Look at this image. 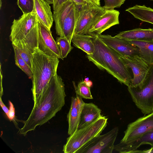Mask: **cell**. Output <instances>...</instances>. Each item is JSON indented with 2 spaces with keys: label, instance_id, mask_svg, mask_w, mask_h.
Returning <instances> with one entry per match:
<instances>
[{
  "label": "cell",
  "instance_id": "6da1fadb",
  "mask_svg": "<svg viewBox=\"0 0 153 153\" xmlns=\"http://www.w3.org/2000/svg\"><path fill=\"white\" fill-rule=\"evenodd\" d=\"M66 96L64 82L56 73L51 79L39 100L34 104L28 118L19 130V134L25 136L37 126L50 120L64 106Z\"/></svg>",
  "mask_w": 153,
  "mask_h": 153
},
{
  "label": "cell",
  "instance_id": "7a4b0ae2",
  "mask_svg": "<svg viewBox=\"0 0 153 153\" xmlns=\"http://www.w3.org/2000/svg\"><path fill=\"white\" fill-rule=\"evenodd\" d=\"M94 53L86 55L89 61L99 69L105 70L120 83L129 86L133 78L130 69L120 56L106 45L97 34H94Z\"/></svg>",
  "mask_w": 153,
  "mask_h": 153
},
{
  "label": "cell",
  "instance_id": "3957f363",
  "mask_svg": "<svg viewBox=\"0 0 153 153\" xmlns=\"http://www.w3.org/2000/svg\"><path fill=\"white\" fill-rule=\"evenodd\" d=\"M59 60L36 48L33 54L32 91L34 104L39 100L51 78L56 73Z\"/></svg>",
  "mask_w": 153,
  "mask_h": 153
},
{
  "label": "cell",
  "instance_id": "277c9868",
  "mask_svg": "<svg viewBox=\"0 0 153 153\" xmlns=\"http://www.w3.org/2000/svg\"><path fill=\"white\" fill-rule=\"evenodd\" d=\"M81 5L68 0L63 4L53 14L56 34L65 37L71 44Z\"/></svg>",
  "mask_w": 153,
  "mask_h": 153
},
{
  "label": "cell",
  "instance_id": "5b68a950",
  "mask_svg": "<svg viewBox=\"0 0 153 153\" xmlns=\"http://www.w3.org/2000/svg\"><path fill=\"white\" fill-rule=\"evenodd\" d=\"M108 118L102 115L93 123L69 136L64 145L65 153H76L83 146L102 133L107 126Z\"/></svg>",
  "mask_w": 153,
  "mask_h": 153
},
{
  "label": "cell",
  "instance_id": "8992f818",
  "mask_svg": "<svg viewBox=\"0 0 153 153\" xmlns=\"http://www.w3.org/2000/svg\"><path fill=\"white\" fill-rule=\"evenodd\" d=\"M133 101L145 115L153 112V65L143 84L140 87L128 86Z\"/></svg>",
  "mask_w": 153,
  "mask_h": 153
},
{
  "label": "cell",
  "instance_id": "52a82bcc",
  "mask_svg": "<svg viewBox=\"0 0 153 153\" xmlns=\"http://www.w3.org/2000/svg\"><path fill=\"white\" fill-rule=\"evenodd\" d=\"M119 131L116 127L107 133L100 134L89 141L76 153H112Z\"/></svg>",
  "mask_w": 153,
  "mask_h": 153
},
{
  "label": "cell",
  "instance_id": "ba28073f",
  "mask_svg": "<svg viewBox=\"0 0 153 153\" xmlns=\"http://www.w3.org/2000/svg\"><path fill=\"white\" fill-rule=\"evenodd\" d=\"M105 11L102 7L94 4L82 5L74 34H90V29Z\"/></svg>",
  "mask_w": 153,
  "mask_h": 153
},
{
  "label": "cell",
  "instance_id": "9c48e42d",
  "mask_svg": "<svg viewBox=\"0 0 153 153\" xmlns=\"http://www.w3.org/2000/svg\"><path fill=\"white\" fill-rule=\"evenodd\" d=\"M152 130L153 112L130 123L124 131V137L120 142L126 143L134 141Z\"/></svg>",
  "mask_w": 153,
  "mask_h": 153
},
{
  "label": "cell",
  "instance_id": "30bf717a",
  "mask_svg": "<svg viewBox=\"0 0 153 153\" xmlns=\"http://www.w3.org/2000/svg\"><path fill=\"white\" fill-rule=\"evenodd\" d=\"M133 75L130 85L132 87H140L147 79L153 65L147 63L139 56L132 58L120 56Z\"/></svg>",
  "mask_w": 153,
  "mask_h": 153
},
{
  "label": "cell",
  "instance_id": "8fae6325",
  "mask_svg": "<svg viewBox=\"0 0 153 153\" xmlns=\"http://www.w3.org/2000/svg\"><path fill=\"white\" fill-rule=\"evenodd\" d=\"M38 22L29 33L22 39L12 42L17 48L22 57L32 70L33 54L38 48Z\"/></svg>",
  "mask_w": 153,
  "mask_h": 153
},
{
  "label": "cell",
  "instance_id": "7c38bea8",
  "mask_svg": "<svg viewBox=\"0 0 153 153\" xmlns=\"http://www.w3.org/2000/svg\"><path fill=\"white\" fill-rule=\"evenodd\" d=\"M38 21L35 12L23 14L18 19H14L10 36L11 42L25 38L36 25Z\"/></svg>",
  "mask_w": 153,
  "mask_h": 153
},
{
  "label": "cell",
  "instance_id": "4fadbf2b",
  "mask_svg": "<svg viewBox=\"0 0 153 153\" xmlns=\"http://www.w3.org/2000/svg\"><path fill=\"white\" fill-rule=\"evenodd\" d=\"M108 46L121 56L132 58L139 56L138 48L130 41L109 35H98Z\"/></svg>",
  "mask_w": 153,
  "mask_h": 153
},
{
  "label": "cell",
  "instance_id": "5bb4252c",
  "mask_svg": "<svg viewBox=\"0 0 153 153\" xmlns=\"http://www.w3.org/2000/svg\"><path fill=\"white\" fill-rule=\"evenodd\" d=\"M38 24V48L50 56L62 59L58 45L52 35L51 30L39 22Z\"/></svg>",
  "mask_w": 153,
  "mask_h": 153
},
{
  "label": "cell",
  "instance_id": "9a60e30c",
  "mask_svg": "<svg viewBox=\"0 0 153 153\" xmlns=\"http://www.w3.org/2000/svg\"><path fill=\"white\" fill-rule=\"evenodd\" d=\"M119 12L114 9L105 10L102 14L92 26L89 34H101L112 26L119 24Z\"/></svg>",
  "mask_w": 153,
  "mask_h": 153
},
{
  "label": "cell",
  "instance_id": "2e32d148",
  "mask_svg": "<svg viewBox=\"0 0 153 153\" xmlns=\"http://www.w3.org/2000/svg\"><path fill=\"white\" fill-rule=\"evenodd\" d=\"M85 103L82 98L77 94L71 97L70 108L67 116L68 134L69 136L78 129L81 112Z\"/></svg>",
  "mask_w": 153,
  "mask_h": 153
},
{
  "label": "cell",
  "instance_id": "e0dca14e",
  "mask_svg": "<svg viewBox=\"0 0 153 153\" xmlns=\"http://www.w3.org/2000/svg\"><path fill=\"white\" fill-rule=\"evenodd\" d=\"M144 144H149L153 147V130L134 141L126 143L120 142L114 145V150L120 153H137V148Z\"/></svg>",
  "mask_w": 153,
  "mask_h": 153
},
{
  "label": "cell",
  "instance_id": "ac0fdd59",
  "mask_svg": "<svg viewBox=\"0 0 153 153\" xmlns=\"http://www.w3.org/2000/svg\"><path fill=\"white\" fill-rule=\"evenodd\" d=\"M50 4L45 0H34L33 11L36 13L38 22L51 30L53 19Z\"/></svg>",
  "mask_w": 153,
  "mask_h": 153
},
{
  "label": "cell",
  "instance_id": "d6986e66",
  "mask_svg": "<svg viewBox=\"0 0 153 153\" xmlns=\"http://www.w3.org/2000/svg\"><path fill=\"white\" fill-rule=\"evenodd\" d=\"M115 36L128 40H136L153 43V28H136L122 31Z\"/></svg>",
  "mask_w": 153,
  "mask_h": 153
},
{
  "label": "cell",
  "instance_id": "ffe728a7",
  "mask_svg": "<svg viewBox=\"0 0 153 153\" xmlns=\"http://www.w3.org/2000/svg\"><path fill=\"white\" fill-rule=\"evenodd\" d=\"M101 110L93 103H85L81 112L78 129L93 123L101 117Z\"/></svg>",
  "mask_w": 153,
  "mask_h": 153
},
{
  "label": "cell",
  "instance_id": "44dd1931",
  "mask_svg": "<svg viewBox=\"0 0 153 153\" xmlns=\"http://www.w3.org/2000/svg\"><path fill=\"white\" fill-rule=\"evenodd\" d=\"M71 42L75 47L82 50L87 54H91L94 52L95 47L93 35L74 34Z\"/></svg>",
  "mask_w": 153,
  "mask_h": 153
},
{
  "label": "cell",
  "instance_id": "7402d4cb",
  "mask_svg": "<svg viewBox=\"0 0 153 153\" xmlns=\"http://www.w3.org/2000/svg\"><path fill=\"white\" fill-rule=\"evenodd\" d=\"M126 11L137 19L153 24V8L144 5L136 4L126 9Z\"/></svg>",
  "mask_w": 153,
  "mask_h": 153
},
{
  "label": "cell",
  "instance_id": "603a6c76",
  "mask_svg": "<svg viewBox=\"0 0 153 153\" xmlns=\"http://www.w3.org/2000/svg\"><path fill=\"white\" fill-rule=\"evenodd\" d=\"M137 47L139 56L147 63L153 65V43L136 40H129Z\"/></svg>",
  "mask_w": 153,
  "mask_h": 153
},
{
  "label": "cell",
  "instance_id": "cb8c5ba5",
  "mask_svg": "<svg viewBox=\"0 0 153 153\" xmlns=\"http://www.w3.org/2000/svg\"><path fill=\"white\" fill-rule=\"evenodd\" d=\"M14 52V58L16 65L24 71L31 80L33 78V73L31 69L23 60L17 48L12 45Z\"/></svg>",
  "mask_w": 153,
  "mask_h": 153
},
{
  "label": "cell",
  "instance_id": "d4e9b609",
  "mask_svg": "<svg viewBox=\"0 0 153 153\" xmlns=\"http://www.w3.org/2000/svg\"><path fill=\"white\" fill-rule=\"evenodd\" d=\"M56 42L60 51L62 59L66 57L73 48L68 40L65 37L59 36L56 38Z\"/></svg>",
  "mask_w": 153,
  "mask_h": 153
},
{
  "label": "cell",
  "instance_id": "484cf974",
  "mask_svg": "<svg viewBox=\"0 0 153 153\" xmlns=\"http://www.w3.org/2000/svg\"><path fill=\"white\" fill-rule=\"evenodd\" d=\"M76 94L85 99H92L93 97L91 94L90 87L88 86L83 80L74 86Z\"/></svg>",
  "mask_w": 153,
  "mask_h": 153
},
{
  "label": "cell",
  "instance_id": "4316f807",
  "mask_svg": "<svg viewBox=\"0 0 153 153\" xmlns=\"http://www.w3.org/2000/svg\"><path fill=\"white\" fill-rule=\"evenodd\" d=\"M17 4L23 14H26L33 11L34 0H17Z\"/></svg>",
  "mask_w": 153,
  "mask_h": 153
},
{
  "label": "cell",
  "instance_id": "83f0119b",
  "mask_svg": "<svg viewBox=\"0 0 153 153\" xmlns=\"http://www.w3.org/2000/svg\"><path fill=\"white\" fill-rule=\"evenodd\" d=\"M105 5L102 7L105 10L114 9L120 7L126 0H104Z\"/></svg>",
  "mask_w": 153,
  "mask_h": 153
},
{
  "label": "cell",
  "instance_id": "f1b7e54d",
  "mask_svg": "<svg viewBox=\"0 0 153 153\" xmlns=\"http://www.w3.org/2000/svg\"><path fill=\"white\" fill-rule=\"evenodd\" d=\"M9 111L7 115L9 120L11 121L15 119V108L13 104L9 100Z\"/></svg>",
  "mask_w": 153,
  "mask_h": 153
},
{
  "label": "cell",
  "instance_id": "f546056e",
  "mask_svg": "<svg viewBox=\"0 0 153 153\" xmlns=\"http://www.w3.org/2000/svg\"><path fill=\"white\" fill-rule=\"evenodd\" d=\"M68 0H53V12L56 11L64 3Z\"/></svg>",
  "mask_w": 153,
  "mask_h": 153
},
{
  "label": "cell",
  "instance_id": "4dcf8cb0",
  "mask_svg": "<svg viewBox=\"0 0 153 153\" xmlns=\"http://www.w3.org/2000/svg\"><path fill=\"white\" fill-rule=\"evenodd\" d=\"M0 105L3 110L4 111L6 115H7L9 111V109L7 108V107L5 106V105L4 104L2 101L1 97H0Z\"/></svg>",
  "mask_w": 153,
  "mask_h": 153
},
{
  "label": "cell",
  "instance_id": "1f68e13d",
  "mask_svg": "<svg viewBox=\"0 0 153 153\" xmlns=\"http://www.w3.org/2000/svg\"><path fill=\"white\" fill-rule=\"evenodd\" d=\"M1 64H0V97H1L2 95H3V88L2 86V71L1 69Z\"/></svg>",
  "mask_w": 153,
  "mask_h": 153
},
{
  "label": "cell",
  "instance_id": "d6a6232c",
  "mask_svg": "<svg viewBox=\"0 0 153 153\" xmlns=\"http://www.w3.org/2000/svg\"><path fill=\"white\" fill-rule=\"evenodd\" d=\"M73 1L75 4L77 5H82L85 4L83 0H70Z\"/></svg>",
  "mask_w": 153,
  "mask_h": 153
},
{
  "label": "cell",
  "instance_id": "836d02e7",
  "mask_svg": "<svg viewBox=\"0 0 153 153\" xmlns=\"http://www.w3.org/2000/svg\"><path fill=\"white\" fill-rule=\"evenodd\" d=\"M153 153V147L149 149H145L142 150V153Z\"/></svg>",
  "mask_w": 153,
  "mask_h": 153
},
{
  "label": "cell",
  "instance_id": "e575fe53",
  "mask_svg": "<svg viewBox=\"0 0 153 153\" xmlns=\"http://www.w3.org/2000/svg\"><path fill=\"white\" fill-rule=\"evenodd\" d=\"M86 82V84L90 87V86L92 85V82L90 81H85Z\"/></svg>",
  "mask_w": 153,
  "mask_h": 153
},
{
  "label": "cell",
  "instance_id": "d590c367",
  "mask_svg": "<svg viewBox=\"0 0 153 153\" xmlns=\"http://www.w3.org/2000/svg\"><path fill=\"white\" fill-rule=\"evenodd\" d=\"M85 3L90 4H94L90 0H83Z\"/></svg>",
  "mask_w": 153,
  "mask_h": 153
},
{
  "label": "cell",
  "instance_id": "8d00e7d4",
  "mask_svg": "<svg viewBox=\"0 0 153 153\" xmlns=\"http://www.w3.org/2000/svg\"><path fill=\"white\" fill-rule=\"evenodd\" d=\"M47 1L49 4H53V0H45Z\"/></svg>",
  "mask_w": 153,
  "mask_h": 153
},
{
  "label": "cell",
  "instance_id": "74e56055",
  "mask_svg": "<svg viewBox=\"0 0 153 153\" xmlns=\"http://www.w3.org/2000/svg\"><path fill=\"white\" fill-rule=\"evenodd\" d=\"M151 0V1H153V0Z\"/></svg>",
  "mask_w": 153,
  "mask_h": 153
}]
</instances>
